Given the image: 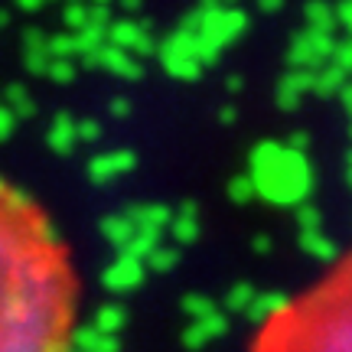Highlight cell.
<instances>
[{
	"label": "cell",
	"instance_id": "25",
	"mask_svg": "<svg viewBox=\"0 0 352 352\" xmlns=\"http://www.w3.org/2000/svg\"><path fill=\"white\" fill-rule=\"evenodd\" d=\"M3 104H7L16 118H30L33 108H36V104H33V95H30L23 85H13L10 91H7V101H3Z\"/></svg>",
	"mask_w": 352,
	"mask_h": 352
},
{
	"label": "cell",
	"instance_id": "15",
	"mask_svg": "<svg viewBox=\"0 0 352 352\" xmlns=\"http://www.w3.org/2000/svg\"><path fill=\"white\" fill-rule=\"evenodd\" d=\"M101 235H104V241L114 245L118 252H124L127 245L134 241V235H138V226L127 219V212L124 215H104V219H101Z\"/></svg>",
	"mask_w": 352,
	"mask_h": 352
},
{
	"label": "cell",
	"instance_id": "2",
	"mask_svg": "<svg viewBox=\"0 0 352 352\" xmlns=\"http://www.w3.org/2000/svg\"><path fill=\"white\" fill-rule=\"evenodd\" d=\"M248 352H352V252L267 316Z\"/></svg>",
	"mask_w": 352,
	"mask_h": 352
},
{
	"label": "cell",
	"instance_id": "10",
	"mask_svg": "<svg viewBox=\"0 0 352 352\" xmlns=\"http://www.w3.org/2000/svg\"><path fill=\"white\" fill-rule=\"evenodd\" d=\"M134 170V153L131 151H111V153H98L91 157L88 164V176L95 183H114L118 176H124Z\"/></svg>",
	"mask_w": 352,
	"mask_h": 352
},
{
	"label": "cell",
	"instance_id": "21",
	"mask_svg": "<svg viewBox=\"0 0 352 352\" xmlns=\"http://www.w3.org/2000/svg\"><path fill=\"white\" fill-rule=\"evenodd\" d=\"M284 300H287L284 294H258V297H254V303H252V310H248L245 316L252 320L254 327H261L267 316H274L277 310L284 307Z\"/></svg>",
	"mask_w": 352,
	"mask_h": 352
},
{
	"label": "cell",
	"instance_id": "17",
	"mask_svg": "<svg viewBox=\"0 0 352 352\" xmlns=\"http://www.w3.org/2000/svg\"><path fill=\"white\" fill-rule=\"evenodd\" d=\"M300 248L307 254H314L316 261H327V264L340 261V248L323 235V228H320V232H300Z\"/></svg>",
	"mask_w": 352,
	"mask_h": 352
},
{
	"label": "cell",
	"instance_id": "26",
	"mask_svg": "<svg viewBox=\"0 0 352 352\" xmlns=\"http://www.w3.org/2000/svg\"><path fill=\"white\" fill-rule=\"evenodd\" d=\"M176 261H179V252L176 248H157V252L147 258V267H153V271H170V267H176Z\"/></svg>",
	"mask_w": 352,
	"mask_h": 352
},
{
	"label": "cell",
	"instance_id": "37",
	"mask_svg": "<svg viewBox=\"0 0 352 352\" xmlns=\"http://www.w3.org/2000/svg\"><path fill=\"white\" fill-rule=\"evenodd\" d=\"M72 352H78V349H72Z\"/></svg>",
	"mask_w": 352,
	"mask_h": 352
},
{
	"label": "cell",
	"instance_id": "38",
	"mask_svg": "<svg viewBox=\"0 0 352 352\" xmlns=\"http://www.w3.org/2000/svg\"><path fill=\"white\" fill-rule=\"evenodd\" d=\"M349 134H352V131H349Z\"/></svg>",
	"mask_w": 352,
	"mask_h": 352
},
{
	"label": "cell",
	"instance_id": "29",
	"mask_svg": "<svg viewBox=\"0 0 352 352\" xmlns=\"http://www.w3.org/2000/svg\"><path fill=\"white\" fill-rule=\"evenodd\" d=\"M228 196H232V202H239V206H245V202L254 196V186L248 176H235L232 183H228Z\"/></svg>",
	"mask_w": 352,
	"mask_h": 352
},
{
	"label": "cell",
	"instance_id": "22",
	"mask_svg": "<svg viewBox=\"0 0 352 352\" xmlns=\"http://www.w3.org/2000/svg\"><path fill=\"white\" fill-rule=\"evenodd\" d=\"M303 16H307V26H310V30H320V33H333V30L340 26L336 10L327 7V3H314V7H307Z\"/></svg>",
	"mask_w": 352,
	"mask_h": 352
},
{
	"label": "cell",
	"instance_id": "24",
	"mask_svg": "<svg viewBox=\"0 0 352 352\" xmlns=\"http://www.w3.org/2000/svg\"><path fill=\"white\" fill-rule=\"evenodd\" d=\"M183 314L196 323V320H206V316H215L219 314V307H215L209 297H202V294H189L186 300H183Z\"/></svg>",
	"mask_w": 352,
	"mask_h": 352
},
{
	"label": "cell",
	"instance_id": "8",
	"mask_svg": "<svg viewBox=\"0 0 352 352\" xmlns=\"http://www.w3.org/2000/svg\"><path fill=\"white\" fill-rule=\"evenodd\" d=\"M144 277H147V264L138 261V258H131V254H118V261H111L104 267V274H101V284L108 290H134L144 284Z\"/></svg>",
	"mask_w": 352,
	"mask_h": 352
},
{
	"label": "cell",
	"instance_id": "6",
	"mask_svg": "<svg viewBox=\"0 0 352 352\" xmlns=\"http://www.w3.org/2000/svg\"><path fill=\"white\" fill-rule=\"evenodd\" d=\"M333 52H336L333 33H320V30L303 26L300 33L294 36V43H290V63L297 65L300 72H320L333 59Z\"/></svg>",
	"mask_w": 352,
	"mask_h": 352
},
{
	"label": "cell",
	"instance_id": "32",
	"mask_svg": "<svg viewBox=\"0 0 352 352\" xmlns=\"http://www.w3.org/2000/svg\"><path fill=\"white\" fill-rule=\"evenodd\" d=\"M336 20H340V26L349 33L352 39V3H342V7H336Z\"/></svg>",
	"mask_w": 352,
	"mask_h": 352
},
{
	"label": "cell",
	"instance_id": "31",
	"mask_svg": "<svg viewBox=\"0 0 352 352\" xmlns=\"http://www.w3.org/2000/svg\"><path fill=\"white\" fill-rule=\"evenodd\" d=\"M16 121H20V118H16V114L7 108V104H0V140L10 138L13 127H16Z\"/></svg>",
	"mask_w": 352,
	"mask_h": 352
},
{
	"label": "cell",
	"instance_id": "1",
	"mask_svg": "<svg viewBox=\"0 0 352 352\" xmlns=\"http://www.w3.org/2000/svg\"><path fill=\"white\" fill-rule=\"evenodd\" d=\"M76 277L46 215L0 179V352H72Z\"/></svg>",
	"mask_w": 352,
	"mask_h": 352
},
{
	"label": "cell",
	"instance_id": "34",
	"mask_svg": "<svg viewBox=\"0 0 352 352\" xmlns=\"http://www.w3.org/2000/svg\"><path fill=\"white\" fill-rule=\"evenodd\" d=\"M340 101H342V104H346V111H349V118H352V82H349V85H346V88H342V91H340Z\"/></svg>",
	"mask_w": 352,
	"mask_h": 352
},
{
	"label": "cell",
	"instance_id": "11",
	"mask_svg": "<svg viewBox=\"0 0 352 352\" xmlns=\"http://www.w3.org/2000/svg\"><path fill=\"white\" fill-rule=\"evenodd\" d=\"M314 82H316V72H300V69H294L290 76H284L280 85H277V101H280V108H284V111L297 108L303 95L314 91Z\"/></svg>",
	"mask_w": 352,
	"mask_h": 352
},
{
	"label": "cell",
	"instance_id": "33",
	"mask_svg": "<svg viewBox=\"0 0 352 352\" xmlns=\"http://www.w3.org/2000/svg\"><path fill=\"white\" fill-rule=\"evenodd\" d=\"M98 138V124L95 121H78V140H95Z\"/></svg>",
	"mask_w": 352,
	"mask_h": 352
},
{
	"label": "cell",
	"instance_id": "4",
	"mask_svg": "<svg viewBox=\"0 0 352 352\" xmlns=\"http://www.w3.org/2000/svg\"><path fill=\"white\" fill-rule=\"evenodd\" d=\"M179 26L196 36L202 65H209L219 59V52L226 50L228 43H235L245 33L248 16L241 10H235V7H199V10L189 13Z\"/></svg>",
	"mask_w": 352,
	"mask_h": 352
},
{
	"label": "cell",
	"instance_id": "13",
	"mask_svg": "<svg viewBox=\"0 0 352 352\" xmlns=\"http://www.w3.org/2000/svg\"><path fill=\"white\" fill-rule=\"evenodd\" d=\"M46 144H50L52 153H59V157H69V153L76 151L78 144V121H72V118H65V114H59L56 121H52L50 134H46Z\"/></svg>",
	"mask_w": 352,
	"mask_h": 352
},
{
	"label": "cell",
	"instance_id": "18",
	"mask_svg": "<svg viewBox=\"0 0 352 352\" xmlns=\"http://www.w3.org/2000/svg\"><path fill=\"white\" fill-rule=\"evenodd\" d=\"M76 349L78 352H121V340L118 336H104L98 329H82L76 333Z\"/></svg>",
	"mask_w": 352,
	"mask_h": 352
},
{
	"label": "cell",
	"instance_id": "30",
	"mask_svg": "<svg viewBox=\"0 0 352 352\" xmlns=\"http://www.w3.org/2000/svg\"><path fill=\"white\" fill-rule=\"evenodd\" d=\"M46 76H50L52 82H72L76 65H72V59H52L50 69H46Z\"/></svg>",
	"mask_w": 352,
	"mask_h": 352
},
{
	"label": "cell",
	"instance_id": "16",
	"mask_svg": "<svg viewBox=\"0 0 352 352\" xmlns=\"http://www.w3.org/2000/svg\"><path fill=\"white\" fill-rule=\"evenodd\" d=\"M170 235H173L179 245H189V241L199 239V212H196V206H192V202H186V206L173 215V222H170Z\"/></svg>",
	"mask_w": 352,
	"mask_h": 352
},
{
	"label": "cell",
	"instance_id": "12",
	"mask_svg": "<svg viewBox=\"0 0 352 352\" xmlns=\"http://www.w3.org/2000/svg\"><path fill=\"white\" fill-rule=\"evenodd\" d=\"M127 219L140 228V232H170V222H173V212L170 206H131L127 209Z\"/></svg>",
	"mask_w": 352,
	"mask_h": 352
},
{
	"label": "cell",
	"instance_id": "5",
	"mask_svg": "<svg viewBox=\"0 0 352 352\" xmlns=\"http://www.w3.org/2000/svg\"><path fill=\"white\" fill-rule=\"evenodd\" d=\"M160 63L173 78H183V82H192L199 78L202 72V59H199V46H196V36L189 30H176L160 43Z\"/></svg>",
	"mask_w": 352,
	"mask_h": 352
},
{
	"label": "cell",
	"instance_id": "19",
	"mask_svg": "<svg viewBox=\"0 0 352 352\" xmlns=\"http://www.w3.org/2000/svg\"><path fill=\"white\" fill-rule=\"evenodd\" d=\"M124 323H127L124 307L108 303V307H101L98 314H95V320H91V329H98V333H104V336H118V333L124 329Z\"/></svg>",
	"mask_w": 352,
	"mask_h": 352
},
{
	"label": "cell",
	"instance_id": "23",
	"mask_svg": "<svg viewBox=\"0 0 352 352\" xmlns=\"http://www.w3.org/2000/svg\"><path fill=\"white\" fill-rule=\"evenodd\" d=\"M254 287L252 284H235V287L228 290V297H226V307H228V314H248L252 310V303H254Z\"/></svg>",
	"mask_w": 352,
	"mask_h": 352
},
{
	"label": "cell",
	"instance_id": "3",
	"mask_svg": "<svg viewBox=\"0 0 352 352\" xmlns=\"http://www.w3.org/2000/svg\"><path fill=\"white\" fill-rule=\"evenodd\" d=\"M248 179L254 186V196H261L264 202L300 209L307 206V196L314 189V166L307 160V153L297 147L264 140L252 151Z\"/></svg>",
	"mask_w": 352,
	"mask_h": 352
},
{
	"label": "cell",
	"instance_id": "28",
	"mask_svg": "<svg viewBox=\"0 0 352 352\" xmlns=\"http://www.w3.org/2000/svg\"><path fill=\"white\" fill-rule=\"evenodd\" d=\"M297 226H300V232H320L323 228V215L314 206H300L297 209Z\"/></svg>",
	"mask_w": 352,
	"mask_h": 352
},
{
	"label": "cell",
	"instance_id": "36",
	"mask_svg": "<svg viewBox=\"0 0 352 352\" xmlns=\"http://www.w3.org/2000/svg\"><path fill=\"white\" fill-rule=\"evenodd\" d=\"M346 179H349V186H352V153H349V164H346Z\"/></svg>",
	"mask_w": 352,
	"mask_h": 352
},
{
	"label": "cell",
	"instance_id": "14",
	"mask_svg": "<svg viewBox=\"0 0 352 352\" xmlns=\"http://www.w3.org/2000/svg\"><path fill=\"white\" fill-rule=\"evenodd\" d=\"M228 333V320L222 314H215V316H206V320H196V323H189L186 329V346L189 349H202L206 342H212L219 340V336H226Z\"/></svg>",
	"mask_w": 352,
	"mask_h": 352
},
{
	"label": "cell",
	"instance_id": "7",
	"mask_svg": "<svg viewBox=\"0 0 352 352\" xmlns=\"http://www.w3.org/2000/svg\"><path fill=\"white\" fill-rule=\"evenodd\" d=\"M108 39H111V46L131 52V56H147V52L157 50L151 30L144 23H138V20H118V23H111Z\"/></svg>",
	"mask_w": 352,
	"mask_h": 352
},
{
	"label": "cell",
	"instance_id": "9",
	"mask_svg": "<svg viewBox=\"0 0 352 352\" xmlns=\"http://www.w3.org/2000/svg\"><path fill=\"white\" fill-rule=\"evenodd\" d=\"M88 63L101 65L104 72H111V76H118V78H140V72H144V65L138 63V56L118 50V46H111V43L98 46V50L88 56Z\"/></svg>",
	"mask_w": 352,
	"mask_h": 352
},
{
	"label": "cell",
	"instance_id": "20",
	"mask_svg": "<svg viewBox=\"0 0 352 352\" xmlns=\"http://www.w3.org/2000/svg\"><path fill=\"white\" fill-rule=\"evenodd\" d=\"M352 78L349 76H342L340 69H320L316 72V82H314V95H320V98H327V95H340L342 88L349 85Z\"/></svg>",
	"mask_w": 352,
	"mask_h": 352
},
{
	"label": "cell",
	"instance_id": "27",
	"mask_svg": "<svg viewBox=\"0 0 352 352\" xmlns=\"http://www.w3.org/2000/svg\"><path fill=\"white\" fill-rule=\"evenodd\" d=\"M329 65H333V69H340L342 76L352 78V39H346V43H336V52H333Z\"/></svg>",
	"mask_w": 352,
	"mask_h": 352
},
{
	"label": "cell",
	"instance_id": "35",
	"mask_svg": "<svg viewBox=\"0 0 352 352\" xmlns=\"http://www.w3.org/2000/svg\"><path fill=\"white\" fill-rule=\"evenodd\" d=\"M254 248H258V252H267V248H271V241H267V239H264V235H261V239L254 241Z\"/></svg>",
	"mask_w": 352,
	"mask_h": 352
}]
</instances>
